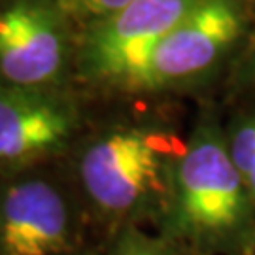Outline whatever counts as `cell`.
<instances>
[{"label":"cell","mask_w":255,"mask_h":255,"mask_svg":"<svg viewBox=\"0 0 255 255\" xmlns=\"http://www.w3.org/2000/svg\"><path fill=\"white\" fill-rule=\"evenodd\" d=\"M110 255H176V254L166 244H163V242L142 235L136 229H127L119 237V240L116 242V246H114Z\"/></svg>","instance_id":"cell-10"},{"label":"cell","mask_w":255,"mask_h":255,"mask_svg":"<svg viewBox=\"0 0 255 255\" xmlns=\"http://www.w3.org/2000/svg\"><path fill=\"white\" fill-rule=\"evenodd\" d=\"M231 159L255 202V99L223 123Z\"/></svg>","instance_id":"cell-8"},{"label":"cell","mask_w":255,"mask_h":255,"mask_svg":"<svg viewBox=\"0 0 255 255\" xmlns=\"http://www.w3.org/2000/svg\"><path fill=\"white\" fill-rule=\"evenodd\" d=\"M74 212L64 187L21 170L0 180V255H64L72 250Z\"/></svg>","instance_id":"cell-6"},{"label":"cell","mask_w":255,"mask_h":255,"mask_svg":"<svg viewBox=\"0 0 255 255\" xmlns=\"http://www.w3.org/2000/svg\"><path fill=\"white\" fill-rule=\"evenodd\" d=\"M66 17L53 0L0 6V83L53 89L68 66Z\"/></svg>","instance_id":"cell-5"},{"label":"cell","mask_w":255,"mask_h":255,"mask_svg":"<svg viewBox=\"0 0 255 255\" xmlns=\"http://www.w3.org/2000/svg\"><path fill=\"white\" fill-rule=\"evenodd\" d=\"M76 127V108L53 89L0 83V178L57 155Z\"/></svg>","instance_id":"cell-7"},{"label":"cell","mask_w":255,"mask_h":255,"mask_svg":"<svg viewBox=\"0 0 255 255\" xmlns=\"http://www.w3.org/2000/svg\"><path fill=\"white\" fill-rule=\"evenodd\" d=\"M248 246L252 248V255H255V237L252 238V242H250V244H248Z\"/></svg>","instance_id":"cell-12"},{"label":"cell","mask_w":255,"mask_h":255,"mask_svg":"<svg viewBox=\"0 0 255 255\" xmlns=\"http://www.w3.org/2000/svg\"><path fill=\"white\" fill-rule=\"evenodd\" d=\"M235 85L242 91H255V28L244 46L242 53L238 55Z\"/></svg>","instance_id":"cell-11"},{"label":"cell","mask_w":255,"mask_h":255,"mask_svg":"<svg viewBox=\"0 0 255 255\" xmlns=\"http://www.w3.org/2000/svg\"><path fill=\"white\" fill-rule=\"evenodd\" d=\"M202 0H134L85 27L78 68L87 82L125 91L159 42Z\"/></svg>","instance_id":"cell-4"},{"label":"cell","mask_w":255,"mask_h":255,"mask_svg":"<svg viewBox=\"0 0 255 255\" xmlns=\"http://www.w3.org/2000/svg\"><path fill=\"white\" fill-rule=\"evenodd\" d=\"M254 0H202L159 42L125 93H183L208 83L244 49L255 28Z\"/></svg>","instance_id":"cell-3"},{"label":"cell","mask_w":255,"mask_h":255,"mask_svg":"<svg viewBox=\"0 0 255 255\" xmlns=\"http://www.w3.org/2000/svg\"><path fill=\"white\" fill-rule=\"evenodd\" d=\"M166 214L174 231L199 246H248L255 237V202L231 159L214 108H204L185 140Z\"/></svg>","instance_id":"cell-1"},{"label":"cell","mask_w":255,"mask_h":255,"mask_svg":"<svg viewBox=\"0 0 255 255\" xmlns=\"http://www.w3.org/2000/svg\"><path fill=\"white\" fill-rule=\"evenodd\" d=\"M66 19L82 23L83 27L108 17L134 0H53Z\"/></svg>","instance_id":"cell-9"},{"label":"cell","mask_w":255,"mask_h":255,"mask_svg":"<svg viewBox=\"0 0 255 255\" xmlns=\"http://www.w3.org/2000/svg\"><path fill=\"white\" fill-rule=\"evenodd\" d=\"M185 140L157 125H119L82 149L78 176L89 201L112 218L168 208Z\"/></svg>","instance_id":"cell-2"}]
</instances>
